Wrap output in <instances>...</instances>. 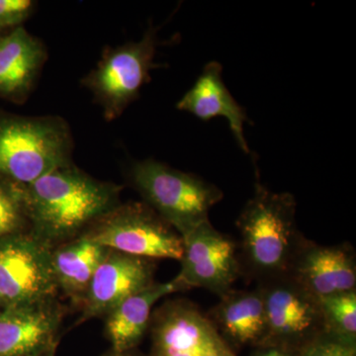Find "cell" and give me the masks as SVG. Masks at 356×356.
Wrapping results in <instances>:
<instances>
[{"mask_svg": "<svg viewBox=\"0 0 356 356\" xmlns=\"http://www.w3.org/2000/svg\"><path fill=\"white\" fill-rule=\"evenodd\" d=\"M34 235L51 245L65 240L116 208L117 185L99 181L70 165L21 185Z\"/></svg>", "mask_w": 356, "mask_h": 356, "instance_id": "6da1fadb", "label": "cell"}, {"mask_svg": "<svg viewBox=\"0 0 356 356\" xmlns=\"http://www.w3.org/2000/svg\"><path fill=\"white\" fill-rule=\"evenodd\" d=\"M295 218L296 201L292 194L276 193L261 184L255 185L254 195L245 204L236 225L243 261L261 283L288 275L306 243Z\"/></svg>", "mask_w": 356, "mask_h": 356, "instance_id": "7a4b0ae2", "label": "cell"}, {"mask_svg": "<svg viewBox=\"0 0 356 356\" xmlns=\"http://www.w3.org/2000/svg\"><path fill=\"white\" fill-rule=\"evenodd\" d=\"M72 140L58 117H25L0 112V177L27 185L72 165Z\"/></svg>", "mask_w": 356, "mask_h": 356, "instance_id": "3957f363", "label": "cell"}, {"mask_svg": "<svg viewBox=\"0 0 356 356\" xmlns=\"http://www.w3.org/2000/svg\"><path fill=\"white\" fill-rule=\"evenodd\" d=\"M131 178L147 206L181 236L209 221L210 210L224 196L214 184L154 159L136 163Z\"/></svg>", "mask_w": 356, "mask_h": 356, "instance_id": "277c9868", "label": "cell"}, {"mask_svg": "<svg viewBox=\"0 0 356 356\" xmlns=\"http://www.w3.org/2000/svg\"><path fill=\"white\" fill-rule=\"evenodd\" d=\"M86 236L110 250L143 259L181 261L184 257L181 236L144 204L115 208Z\"/></svg>", "mask_w": 356, "mask_h": 356, "instance_id": "5b68a950", "label": "cell"}, {"mask_svg": "<svg viewBox=\"0 0 356 356\" xmlns=\"http://www.w3.org/2000/svg\"><path fill=\"white\" fill-rule=\"evenodd\" d=\"M156 36L147 30L139 42L107 51L84 83L102 107L105 118L113 120L137 98L154 67Z\"/></svg>", "mask_w": 356, "mask_h": 356, "instance_id": "8992f818", "label": "cell"}, {"mask_svg": "<svg viewBox=\"0 0 356 356\" xmlns=\"http://www.w3.org/2000/svg\"><path fill=\"white\" fill-rule=\"evenodd\" d=\"M50 245L34 235L0 238V294L6 307L49 301L57 290Z\"/></svg>", "mask_w": 356, "mask_h": 356, "instance_id": "52a82bcc", "label": "cell"}, {"mask_svg": "<svg viewBox=\"0 0 356 356\" xmlns=\"http://www.w3.org/2000/svg\"><path fill=\"white\" fill-rule=\"evenodd\" d=\"M153 356H236L198 307L170 300L152 314Z\"/></svg>", "mask_w": 356, "mask_h": 356, "instance_id": "ba28073f", "label": "cell"}, {"mask_svg": "<svg viewBox=\"0 0 356 356\" xmlns=\"http://www.w3.org/2000/svg\"><path fill=\"white\" fill-rule=\"evenodd\" d=\"M184 257L175 280L185 289L200 287L227 294L242 271L236 243L217 231L210 221L203 222L181 236Z\"/></svg>", "mask_w": 356, "mask_h": 356, "instance_id": "9c48e42d", "label": "cell"}, {"mask_svg": "<svg viewBox=\"0 0 356 356\" xmlns=\"http://www.w3.org/2000/svg\"><path fill=\"white\" fill-rule=\"evenodd\" d=\"M266 315L264 343L304 346L325 332L320 300L286 275L261 283Z\"/></svg>", "mask_w": 356, "mask_h": 356, "instance_id": "30bf717a", "label": "cell"}, {"mask_svg": "<svg viewBox=\"0 0 356 356\" xmlns=\"http://www.w3.org/2000/svg\"><path fill=\"white\" fill-rule=\"evenodd\" d=\"M153 283L151 259L110 250L84 297V318L108 315L124 300Z\"/></svg>", "mask_w": 356, "mask_h": 356, "instance_id": "8fae6325", "label": "cell"}, {"mask_svg": "<svg viewBox=\"0 0 356 356\" xmlns=\"http://www.w3.org/2000/svg\"><path fill=\"white\" fill-rule=\"evenodd\" d=\"M60 312L49 301L7 306L0 311V356H40L49 353Z\"/></svg>", "mask_w": 356, "mask_h": 356, "instance_id": "7c38bea8", "label": "cell"}, {"mask_svg": "<svg viewBox=\"0 0 356 356\" xmlns=\"http://www.w3.org/2000/svg\"><path fill=\"white\" fill-rule=\"evenodd\" d=\"M288 275L318 299L355 291V254L344 245L325 247L306 241Z\"/></svg>", "mask_w": 356, "mask_h": 356, "instance_id": "4fadbf2b", "label": "cell"}, {"mask_svg": "<svg viewBox=\"0 0 356 356\" xmlns=\"http://www.w3.org/2000/svg\"><path fill=\"white\" fill-rule=\"evenodd\" d=\"M222 70L219 63L211 62L206 65L202 74L177 103V107L193 114L201 120L224 117L228 120L238 146L245 154H250L243 135V125L248 121L247 114L225 86Z\"/></svg>", "mask_w": 356, "mask_h": 356, "instance_id": "5bb4252c", "label": "cell"}, {"mask_svg": "<svg viewBox=\"0 0 356 356\" xmlns=\"http://www.w3.org/2000/svg\"><path fill=\"white\" fill-rule=\"evenodd\" d=\"M44 60V44L21 26L0 36V96L25 98Z\"/></svg>", "mask_w": 356, "mask_h": 356, "instance_id": "9a60e30c", "label": "cell"}, {"mask_svg": "<svg viewBox=\"0 0 356 356\" xmlns=\"http://www.w3.org/2000/svg\"><path fill=\"white\" fill-rule=\"evenodd\" d=\"M184 290L172 280L166 283H153L136 293L107 315L106 332L116 353L134 348L144 336L151 322L154 306L163 297Z\"/></svg>", "mask_w": 356, "mask_h": 356, "instance_id": "2e32d148", "label": "cell"}, {"mask_svg": "<svg viewBox=\"0 0 356 356\" xmlns=\"http://www.w3.org/2000/svg\"><path fill=\"white\" fill-rule=\"evenodd\" d=\"M213 324L225 339L248 344L264 343L266 315L261 288L254 291H229L212 314Z\"/></svg>", "mask_w": 356, "mask_h": 356, "instance_id": "e0dca14e", "label": "cell"}, {"mask_svg": "<svg viewBox=\"0 0 356 356\" xmlns=\"http://www.w3.org/2000/svg\"><path fill=\"white\" fill-rule=\"evenodd\" d=\"M109 252L86 235L53 252L51 262L58 288L72 298L84 299L93 275Z\"/></svg>", "mask_w": 356, "mask_h": 356, "instance_id": "ac0fdd59", "label": "cell"}, {"mask_svg": "<svg viewBox=\"0 0 356 356\" xmlns=\"http://www.w3.org/2000/svg\"><path fill=\"white\" fill-rule=\"evenodd\" d=\"M320 300L325 332L355 344L356 291L339 293Z\"/></svg>", "mask_w": 356, "mask_h": 356, "instance_id": "d6986e66", "label": "cell"}, {"mask_svg": "<svg viewBox=\"0 0 356 356\" xmlns=\"http://www.w3.org/2000/svg\"><path fill=\"white\" fill-rule=\"evenodd\" d=\"M25 216L22 186L0 180V238L15 234Z\"/></svg>", "mask_w": 356, "mask_h": 356, "instance_id": "ffe728a7", "label": "cell"}, {"mask_svg": "<svg viewBox=\"0 0 356 356\" xmlns=\"http://www.w3.org/2000/svg\"><path fill=\"white\" fill-rule=\"evenodd\" d=\"M300 356H356V348L325 332L304 346Z\"/></svg>", "mask_w": 356, "mask_h": 356, "instance_id": "44dd1931", "label": "cell"}, {"mask_svg": "<svg viewBox=\"0 0 356 356\" xmlns=\"http://www.w3.org/2000/svg\"><path fill=\"white\" fill-rule=\"evenodd\" d=\"M33 6L30 0H0V29L18 27L29 17Z\"/></svg>", "mask_w": 356, "mask_h": 356, "instance_id": "7402d4cb", "label": "cell"}, {"mask_svg": "<svg viewBox=\"0 0 356 356\" xmlns=\"http://www.w3.org/2000/svg\"><path fill=\"white\" fill-rule=\"evenodd\" d=\"M255 356H291V355L282 346H271L266 350L259 351Z\"/></svg>", "mask_w": 356, "mask_h": 356, "instance_id": "603a6c76", "label": "cell"}, {"mask_svg": "<svg viewBox=\"0 0 356 356\" xmlns=\"http://www.w3.org/2000/svg\"><path fill=\"white\" fill-rule=\"evenodd\" d=\"M1 305H6V303H4L3 298H2L1 294H0V306Z\"/></svg>", "mask_w": 356, "mask_h": 356, "instance_id": "cb8c5ba5", "label": "cell"}, {"mask_svg": "<svg viewBox=\"0 0 356 356\" xmlns=\"http://www.w3.org/2000/svg\"><path fill=\"white\" fill-rule=\"evenodd\" d=\"M123 353H116V355H110V356H126V355H123Z\"/></svg>", "mask_w": 356, "mask_h": 356, "instance_id": "d4e9b609", "label": "cell"}, {"mask_svg": "<svg viewBox=\"0 0 356 356\" xmlns=\"http://www.w3.org/2000/svg\"><path fill=\"white\" fill-rule=\"evenodd\" d=\"M40 356H42V355H40ZM43 356H50V351H49V353H44V355H43Z\"/></svg>", "mask_w": 356, "mask_h": 356, "instance_id": "484cf974", "label": "cell"}]
</instances>
